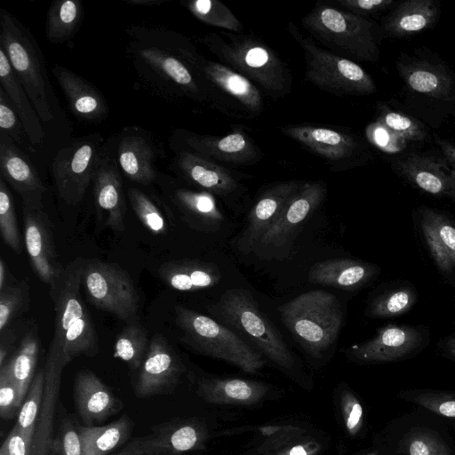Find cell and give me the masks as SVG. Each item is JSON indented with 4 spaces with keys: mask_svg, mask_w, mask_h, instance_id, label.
Wrapping results in <instances>:
<instances>
[{
    "mask_svg": "<svg viewBox=\"0 0 455 455\" xmlns=\"http://www.w3.org/2000/svg\"><path fill=\"white\" fill-rule=\"evenodd\" d=\"M378 121L404 144L423 142L428 137L427 130L419 122L388 108H381Z\"/></svg>",
    "mask_w": 455,
    "mask_h": 455,
    "instance_id": "obj_46",
    "label": "cell"
},
{
    "mask_svg": "<svg viewBox=\"0 0 455 455\" xmlns=\"http://www.w3.org/2000/svg\"><path fill=\"white\" fill-rule=\"evenodd\" d=\"M114 455H117V453H116V454H114Z\"/></svg>",
    "mask_w": 455,
    "mask_h": 455,
    "instance_id": "obj_63",
    "label": "cell"
},
{
    "mask_svg": "<svg viewBox=\"0 0 455 455\" xmlns=\"http://www.w3.org/2000/svg\"><path fill=\"white\" fill-rule=\"evenodd\" d=\"M24 221V242L34 273L49 286L64 267L56 251L52 223L44 204V194L20 196Z\"/></svg>",
    "mask_w": 455,
    "mask_h": 455,
    "instance_id": "obj_13",
    "label": "cell"
},
{
    "mask_svg": "<svg viewBox=\"0 0 455 455\" xmlns=\"http://www.w3.org/2000/svg\"><path fill=\"white\" fill-rule=\"evenodd\" d=\"M109 141L125 178L144 187L156 183L160 172L156 166L160 148L149 132L140 126H128Z\"/></svg>",
    "mask_w": 455,
    "mask_h": 455,
    "instance_id": "obj_16",
    "label": "cell"
},
{
    "mask_svg": "<svg viewBox=\"0 0 455 455\" xmlns=\"http://www.w3.org/2000/svg\"><path fill=\"white\" fill-rule=\"evenodd\" d=\"M0 233L4 243L15 253L22 251V239L17 221L13 196L7 183L0 178Z\"/></svg>",
    "mask_w": 455,
    "mask_h": 455,
    "instance_id": "obj_44",
    "label": "cell"
},
{
    "mask_svg": "<svg viewBox=\"0 0 455 455\" xmlns=\"http://www.w3.org/2000/svg\"><path fill=\"white\" fill-rule=\"evenodd\" d=\"M380 273L378 265L362 259L337 258L314 264L308 272L312 283L356 291L376 279Z\"/></svg>",
    "mask_w": 455,
    "mask_h": 455,
    "instance_id": "obj_29",
    "label": "cell"
},
{
    "mask_svg": "<svg viewBox=\"0 0 455 455\" xmlns=\"http://www.w3.org/2000/svg\"><path fill=\"white\" fill-rule=\"evenodd\" d=\"M82 283L97 308L128 323L137 322L140 296L130 275L116 264L84 260Z\"/></svg>",
    "mask_w": 455,
    "mask_h": 455,
    "instance_id": "obj_11",
    "label": "cell"
},
{
    "mask_svg": "<svg viewBox=\"0 0 455 455\" xmlns=\"http://www.w3.org/2000/svg\"><path fill=\"white\" fill-rule=\"evenodd\" d=\"M392 168L415 189L455 203V172L444 157L409 153L395 159Z\"/></svg>",
    "mask_w": 455,
    "mask_h": 455,
    "instance_id": "obj_18",
    "label": "cell"
},
{
    "mask_svg": "<svg viewBox=\"0 0 455 455\" xmlns=\"http://www.w3.org/2000/svg\"><path fill=\"white\" fill-rule=\"evenodd\" d=\"M206 427L192 419H175L151 427L147 435L134 437L117 455H182L202 449Z\"/></svg>",
    "mask_w": 455,
    "mask_h": 455,
    "instance_id": "obj_15",
    "label": "cell"
},
{
    "mask_svg": "<svg viewBox=\"0 0 455 455\" xmlns=\"http://www.w3.org/2000/svg\"><path fill=\"white\" fill-rule=\"evenodd\" d=\"M197 395L205 402L218 405H253L268 393L262 382L238 378H204L197 382Z\"/></svg>",
    "mask_w": 455,
    "mask_h": 455,
    "instance_id": "obj_31",
    "label": "cell"
},
{
    "mask_svg": "<svg viewBox=\"0 0 455 455\" xmlns=\"http://www.w3.org/2000/svg\"><path fill=\"white\" fill-rule=\"evenodd\" d=\"M0 131L5 132L20 148L35 151L23 124L7 94L0 86Z\"/></svg>",
    "mask_w": 455,
    "mask_h": 455,
    "instance_id": "obj_48",
    "label": "cell"
},
{
    "mask_svg": "<svg viewBox=\"0 0 455 455\" xmlns=\"http://www.w3.org/2000/svg\"><path fill=\"white\" fill-rule=\"evenodd\" d=\"M52 72L73 116L90 123H99L108 117L109 113L108 101L96 86L60 64H55Z\"/></svg>",
    "mask_w": 455,
    "mask_h": 455,
    "instance_id": "obj_27",
    "label": "cell"
},
{
    "mask_svg": "<svg viewBox=\"0 0 455 455\" xmlns=\"http://www.w3.org/2000/svg\"><path fill=\"white\" fill-rule=\"evenodd\" d=\"M436 144L439 147L444 159L455 172V143L449 140L437 138Z\"/></svg>",
    "mask_w": 455,
    "mask_h": 455,
    "instance_id": "obj_58",
    "label": "cell"
},
{
    "mask_svg": "<svg viewBox=\"0 0 455 455\" xmlns=\"http://www.w3.org/2000/svg\"><path fill=\"white\" fill-rule=\"evenodd\" d=\"M38 355L39 337L37 328L33 326L23 336L15 352L5 363L17 386L21 404L36 373Z\"/></svg>",
    "mask_w": 455,
    "mask_h": 455,
    "instance_id": "obj_39",
    "label": "cell"
},
{
    "mask_svg": "<svg viewBox=\"0 0 455 455\" xmlns=\"http://www.w3.org/2000/svg\"><path fill=\"white\" fill-rule=\"evenodd\" d=\"M419 299L414 284L407 280H395L382 284L371 296L365 314L374 319H392L411 311Z\"/></svg>",
    "mask_w": 455,
    "mask_h": 455,
    "instance_id": "obj_35",
    "label": "cell"
},
{
    "mask_svg": "<svg viewBox=\"0 0 455 455\" xmlns=\"http://www.w3.org/2000/svg\"><path fill=\"white\" fill-rule=\"evenodd\" d=\"M76 428L83 455H108L129 439L132 424L131 419L124 415L105 426L76 425Z\"/></svg>",
    "mask_w": 455,
    "mask_h": 455,
    "instance_id": "obj_37",
    "label": "cell"
},
{
    "mask_svg": "<svg viewBox=\"0 0 455 455\" xmlns=\"http://www.w3.org/2000/svg\"><path fill=\"white\" fill-rule=\"evenodd\" d=\"M92 183L99 216H103L107 227L115 231H124L127 205L122 173L109 140L105 142Z\"/></svg>",
    "mask_w": 455,
    "mask_h": 455,
    "instance_id": "obj_20",
    "label": "cell"
},
{
    "mask_svg": "<svg viewBox=\"0 0 455 455\" xmlns=\"http://www.w3.org/2000/svg\"><path fill=\"white\" fill-rule=\"evenodd\" d=\"M29 282L24 279L10 280L0 289V332L8 328L29 304Z\"/></svg>",
    "mask_w": 455,
    "mask_h": 455,
    "instance_id": "obj_41",
    "label": "cell"
},
{
    "mask_svg": "<svg viewBox=\"0 0 455 455\" xmlns=\"http://www.w3.org/2000/svg\"><path fill=\"white\" fill-rule=\"evenodd\" d=\"M429 342L430 331L424 324L389 323L370 339L351 346L347 355L361 364L393 363L414 356Z\"/></svg>",
    "mask_w": 455,
    "mask_h": 455,
    "instance_id": "obj_12",
    "label": "cell"
},
{
    "mask_svg": "<svg viewBox=\"0 0 455 455\" xmlns=\"http://www.w3.org/2000/svg\"><path fill=\"white\" fill-rule=\"evenodd\" d=\"M84 17L80 0H57L47 11L45 36L52 44L70 41L78 32Z\"/></svg>",
    "mask_w": 455,
    "mask_h": 455,
    "instance_id": "obj_38",
    "label": "cell"
},
{
    "mask_svg": "<svg viewBox=\"0 0 455 455\" xmlns=\"http://www.w3.org/2000/svg\"><path fill=\"white\" fill-rule=\"evenodd\" d=\"M280 130L336 166L351 164L361 150L358 138L343 131L302 124L283 126Z\"/></svg>",
    "mask_w": 455,
    "mask_h": 455,
    "instance_id": "obj_23",
    "label": "cell"
},
{
    "mask_svg": "<svg viewBox=\"0 0 455 455\" xmlns=\"http://www.w3.org/2000/svg\"><path fill=\"white\" fill-rule=\"evenodd\" d=\"M340 411L347 434L355 436L363 426V409L358 398L349 389H343L339 398Z\"/></svg>",
    "mask_w": 455,
    "mask_h": 455,
    "instance_id": "obj_52",
    "label": "cell"
},
{
    "mask_svg": "<svg viewBox=\"0 0 455 455\" xmlns=\"http://www.w3.org/2000/svg\"><path fill=\"white\" fill-rule=\"evenodd\" d=\"M184 148L215 162L251 164L261 158V152L244 132L236 130L222 137L201 135L186 130L173 134ZM180 146V147H181Z\"/></svg>",
    "mask_w": 455,
    "mask_h": 455,
    "instance_id": "obj_21",
    "label": "cell"
},
{
    "mask_svg": "<svg viewBox=\"0 0 455 455\" xmlns=\"http://www.w3.org/2000/svg\"><path fill=\"white\" fill-rule=\"evenodd\" d=\"M175 323L181 331L182 342L198 354L225 361L250 374L265 364L260 353L210 316L176 305Z\"/></svg>",
    "mask_w": 455,
    "mask_h": 455,
    "instance_id": "obj_8",
    "label": "cell"
},
{
    "mask_svg": "<svg viewBox=\"0 0 455 455\" xmlns=\"http://www.w3.org/2000/svg\"><path fill=\"white\" fill-rule=\"evenodd\" d=\"M336 3L347 12L363 17L384 12L396 4L394 0H337Z\"/></svg>",
    "mask_w": 455,
    "mask_h": 455,
    "instance_id": "obj_55",
    "label": "cell"
},
{
    "mask_svg": "<svg viewBox=\"0 0 455 455\" xmlns=\"http://www.w3.org/2000/svg\"><path fill=\"white\" fill-rule=\"evenodd\" d=\"M128 200L140 222L156 235L167 233L165 218L156 204V199L139 188L130 187Z\"/></svg>",
    "mask_w": 455,
    "mask_h": 455,
    "instance_id": "obj_43",
    "label": "cell"
},
{
    "mask_svg": "<svg viewBox=\"0 0 455 455\" xmlns=\"http://www.w3.org/2000/svg\"><path fill=\"white\" fill-rule=\"evenodd\" d=\"M20 407L17 386L7 364H4L0 368V416L4 419H11Z\"/></svg>",
    "mask_w": 455,
    "mask_h": 455,
    "instance_id": "obj_51",
    "label": "cell"
},
{
    "mask_svg": "<svg viewBox=\"0 0 455 455\" xmlns=\"http://www.w3.org/2000/svg\"><path fill=\"white\" fill-rule=\"evenodd\" d=\"M288 29L301 46L306 62V77L318 88L336 95H367L376 92L372 77L357 63L324 50L298 28L289 23Z\"/></svg>",
    "mask_w": 455,
    "mask_h": 455,
    "instance_id": "obj_9",
    "label": "cell"
},
{
    "mask_svg": "<svg viewBox=\"0 0 455 455\" xmlns=\"http://www.w3.org/2000/svg\"><path fill=\"white\" fill-rule=\"evenodd\" d=\"M416 238L437 272L455 288V217L445 211L419 205L412 212Z\"/></svg>",
    "mask_w": 455,
    "mask_h": 455,
    "instance_id": "obj_14",
    "label": "cell"
},
{
    "mask_svg": "<svg viewBox=\"0 0 455 455\" xmlns=\"http://www.w3.org/2000/svg\"><path fill=\"white\" fill-rule=\"evenodd\" d=\"M17 336L15 331L10 326L0 332V368H2L16 348L14 347Z\"/></svg>",
    "mask_w": 455,
    "mask_h": 455,
    "instance_id": "obj_57",
    "label": "cell"
},
{
    "mask_svg": "<svg viewBox=\"0 0 455 455\" xmlns=\"http://www.w3.org/2000/svg\"><path fill=\"white\" fill-rule=\"evenodd\" d=\"M304 28L334 52L362 61L379 58L381 28L372 20L325 4L315 5L302 20Z\"/></svg>",
    "mask_w": 455,
    "mask_h": 455,
    "instance_id": "obj_7",
    "label": "cell"
},
{
    "mask_svg": "<svg viewBox=\"0 0 455 455\" xmlns=\"http://www.w3.org/2000/svg\"><path fill=\"white\" fill-rule=\"evenodd\" d=\"M0 47L41 121H52L55 99L44 53L31 31L5 9H0Z\"/></svg>",
    "mask_w": 455,
    "mask_h": 455,
    "instance_id": "obj_4",
    "label": "cell"
},
{
    "mask_svg": "<svg viewBox=\"0 0 455 455\" xmlns=\"http://www.w3.org/2000/svg\"><path fill=\"white\" fill-rule=\"evenodd\" d=\"M63 370L64 368L54 364H44V400L36 424L30 455H50V447L54 435L53 421Z\"/></svg>",
    "mask_w": 455,
    "mask_h": 455,
    "instance_id": "obj_36",
    "label": "cell"
},
{
    "mask_svg": "<svg viewBox=\"0 0 455 455\" xmlns=\"http://www.w3.org/2000/svg\"><path fill=\"white\" fill-rule=\"evenodd\" d=\"M170 167L179 178L221 198L230 197L241 188L230 170L188 149L178 148Z\"/></svg>",
    "mask_w": 455,
    "mask_h": 455,
    "instance_id": "obj_22",
    "label": "cell"
},
{
    "mask_svg": "<svg viewBox=\"0 0 455 455\" xmlns=\"http://www.w3.org/2000/svg\"><path fill=\"white\" fill-rule=\"evenodd\" d=\"M130 36L127 52L138 79L152 92L173 101L188 98L207 100L205 87L178 55L146 34L140 26L126 28Z\"/></svg>",
    "mask_w": 455,
    "mask_h": 455,
    "instance_id": "obj_2",
    "label": "cell"
},
{
    "mask_svg": "<svg viewBox=\"0 0 455 455\" xmlns=\"http://www.w3.org/2000/svg\"><path fill=\"white\" fill-rule=\"evenodd\" d=\"M139 370L134 391L141 397L172 392L186 371L176 351L160 333L151 338Z\"/></svg>",
    "mask_w": 455,
    "mask_h": 455,
    "instance_id": "obj_17",
    "label": "cell"
},
{
    "mask_svg": "<svg viewBox=\"0 0 455 455\" xmlns=\"http://www.w3.org/2000/svg\"><path fill=\"white\" fill-rule=\"evenodd\" d=\"M400 396L435 414L455 419V393L423 389L406 390L403 391Z\"/></svg>",
    "mask_w": 455,
    "mask_h": 455,
    "instance_id": "obj_47",
    "label": "cell"
},
{
    "mask_svg": "<svg viewBox=\"0 0 455 455\" xmlns=\"http://www.w3.org/2000/svg\"><path fill=\"white\" fill-rule=\"evenodd\" d=\"M212 33L202 43L226 66L257 83L271 98L289 92L291 75L274 50L249 35Z\"/></svg>",
    "mask_w": 455,
    "mask_h": 455,
    "instance_id": "obj_3",
    "label": "cell"
},
{
    "mask_svg": "<svg viewBox=\"0 0 455 455\" xmlns=\"http://www.w3.org/2000/svg\"><path fill=\"white\" fill-rule=\"evenodd\" d=\"M437 348L443 355L455 361V332L440 339Z\"/></svg>",
    "mask_w": 455,
    "mask_h": 455,
    "instance_id": "obj_59",
    "label": "cell"
},
{
    "mask_svg": "<svg viewBox=\"0 0 455 455\" xmlns=\"http://www.w3.org/2000/svg\"><path fill=\"white\" fill-rule=\"evenodd\" d=\"M396 67L411 92L435 100L455 102V76L444 65L424 59L401 58Z\"/></svg>",
    "mask_w": 455,
    "mask_h": 455,
    "instance_id": "obj_25",
    "label": "cell"
},
{
    "mask_svg": "<svg viewBox=\"0 0 455 455\" xmlns=\"http://www.w3.org/2000/svg\"><path fill=\"white\" fill-rule=\"evenodd\" d=\"M162 281L180 291H195L218 284L221 278L219 267L199 259H175L162 264L158 269Z\"/></svg>",
    "mask_w": 455,
    "mask_h": 455,
    "instance_id": "obj_33",
    "label": "cell"
},
{
    "mask_svg": "<svg viewBox=\"0 0 455 455\" xmlns=\"http://www.w3.org/2000/svg\"><path fill=\"white\" fill-rule=\"evenodd\" d=\"M44 386L45 377L43 369L36 373L22 402L15 424L21 431L33 437L44 400Z\"/></svg>",
    "mask_w": 455,
    "mask_h": 455,
    "instance_id": "obj_45",
    "label": "cell"
},
{
    "mask_svg": "<svg viewBox=\"0 0 455 455\" xmlns=\"http://www.w3.org/2000/svg\"><path fill=\"white\" fill-rule=\"evenodd\" d=\"M84 261L80 258L70 261L50 285L54 332L45 363L65 368L77 356L92 357L100 351L93 322L80 293Z\"/></svg>",
    "mask_w": 455,
    "mask_h": 455,
    "instance_id": "obj_1",
    "label": "cell"
},
{
    "mask_svg": "<svg viewBox=\"0 0 455 455\" xmlns=\"http://www.w3.org/2000/svg\"><path fill=\"white\" fill-rule=\"evenodd\" d=\"M32 443L33 436L14 425L0 448V455H30Z\"/></svg>",
    "mask_w": 455,
    "mask_h": 455,
    "instance_id": "obj_54",
    "label": "cell"
},
{
    "mask_svg": "<svg viewBox=\"0 0 455 455\" xmlns=\"http://www.w3.org/2000/svg\"><path fill=\"white\" fill-rule=\"evenodd\" d=\"M0 174V178L20 196L44 194L46 191V187L28 156L1 131Z\"/></svg>",
    "mask_w": 455,
    "mask_h": 455,
    "instance_id": "obj_30",
    "label": "cell"
},
{
    "mask_svg": "<svg viewBox=\"0 0 455 455\" xmlns=\"http://www.w3.org/2000/svg\"><path fill=\"white\" fill-rule=\"evenodd\" d=\"M156 183L163 193L194 228L204 231L217 230L224 216L217 206L214 196L204 190L196 191L179 186L172 177L159 172Z\"/></svg>",
    "mask_w": 455,
    "mask_h": 455,
    "instance_id": "obj_26",
    "label": "cell"
},
{
    "mask_svg": "<svg viewBox=\"0 0 455 455\" xmlns=\"http://www.w3.org/2000/svg\"><path fill=\"white\" fill-rule=\"evenodd\" d=\"M440 16L434 0L399 2L383 19L381 32L390 37H406L432 28Z\"/></svg>",
    "mask_w": 455,
    "mask_h": 455,
    "instance_id": "obj_32",
    "label": "cell"
},
{
    "mask_svg": "<svg viewBox=\"0 0 455 455\" xmlns=\"http://www.w3.org/2000/svg\"><path fill=\"white\" fill-rule=\"evenodd\" d=\"M208 310L220 323L250 339L276 366L284 371L294 369L291 351L248 290H228Z\"/></svg>",
    "mask_w": 455,
    "mask_h": 455,
    "instance_id": "obj_5",
    "label": "cell"
},
{
    "mask_svg": "<svg viewBox=\"0 0 455 455\" xmlns=\"http://www.w3.org/2000/svg\"><path fill=\"white\" fill-rule=\"evenodd\" d=\"M304 181L277 183L266 190L251 209L244 228L237 241L238 248L249 252L273 226L286 204L299 190Z\"/></svg>",
    "mask_w": 455,
    "mask_h": 455,
    "instance_id": "obj_24",
    "label": "cell"
},
{
    "mask_svg": "<svg viewBox=\"0 0 455 455\" xmlns=\"http://www.w3.org/2000/svg\"><path fill=\"white\" fill-rule=\"evenodd\" d=\"M281 319L300 346L315 358L335 342L343 323L338 299L325 291H310L278 307Z\"/></svg>",
    "mask_w": 455,
    "mask_h": 455,
    "instance_id": "obj_6",
    "label": "cell"
},
{
    "mask_svg": "<svg viewBox=\"0 0 455 455\" xmlns=\"http://www.w3.org/2000/svg\"><path fill=\"white\" fill-rule=\"evenodd\" d=\"M366 134L371 143L388 153L398 152L406 146L378 120L367 127Z\"/></svg>",
    "mask_w": 455,
    "mask_h": 455,
    "instance_id": "obj_53",
    "label": "cell"
},
{
    "mask_svg": "<svg viewBox=\"0 0 455 455\" xmlns=\"http://www.w3.org/2000/svg\"><path fill=\"white\" fill-rule=\"evenodd\" d=\"M326 192V185L323 180L304 181L253 250L270 251L286 246L299 227L324 200Z\"/></svg>",
    "mask_w": 455,
    "mask_h": 455,
    "instance_id": "obj_19",
    "label": "cell"
},
{
    "mask_svg": "<svg viewBox=\"0 0 455 455\" xmlns=\"http://www.w3.org/2000/svg\"><path fill=\"white\" fill-rule=\"evenodd\" d=\"M149 346L147 330L138 322L128 323L119 333L115 343L114 357L139 370Z\"/></svg>",
    "mask_w": 455,
    "mask_h": 455,
    "instance_id": "obj_40",
    "label": "cell"
},
{
    "mask_svg": "<svg viewBox=\"0 0 455 455\" xmlns=\"http://www.w3.org/2000/svg\"><path fill=\"white\" fill-rule=\"evenodd\" d=\"M182 4L203 23L235 33L243 30L242 23L232 11L218 0H191Z\"/></svg>",
    "mask_w": 455,
    "mask_h": 455,
    "instance_id": "obj_42",
    "label": "cell"
},
{
    "mask_svg": "<svg viewBox=\"0 0 455 455\" xmlns=\"http://www.w3.org/2000/svg\"><path fill=\"white\" fill-rule=\"evenodd\" d=\"M365 455H378V452L377 451H372V452H370V453L365 454Z\"/></svg>",
    "mask_w": 455,
    "mask_h": 455,
    "instance_id": "obj_62",
    "label": "cell"
},
{
    "mask_svg": "<svg viewBox=\"0 0 455 455\" xmlns=\"http://www.w3.org/2000/svg\"><path fill=\"white\" fill-rule=\"evenodd\" d=\"M50 455H83L76 425L69 418L61 419L51 443Z\"/></svg>",
    "mask_w": 455,
    "mask_h": 455,
    "instance_id": "obj_49",
    "label": "cell"
},
{
    "mask_svg": "<svg viewBox=\"0 0 455 455\" xmlns=\"http://www.w3.org/2000/svg\"><path fill=\"white\" fill-rule=\"evenodd\" d=\"M403 449L407 455H451L444 443L427 431L408 435L403 441Z\"/></svg>",
    "mask_w": 455,
    "mask_h": 455,
    "instance_id": "obj_50",
    "label": "cell"
},
{
    "mask_svg": "<svg viewBox=\"0 0 455 455\" xmlns=\"http://www.w3.org/2000/svg\"><path fill=\"white\" fill-rule=\"evenodd\" d=\"M9 281L7 264L3 258L0 259V289Z\"/></svg>",
    "mask_w": 455,
    "mask_h": 455,
    "instance_id": "obj_61",
    "label": "cell"
},
{
    "mask_svg": "<svg viewBox=\"0 0 455 455\" xmlns=\"http://www.w3.org/2000/svg\"><path fill=\"white\" fill-rule=\"evenodd\" d=\"M0 86L7 94L14 110L20 116L28 138L34 148L44 139L41 119L27 92L13 71L4 51L0 47Z\"/></svg>",
    "mask_w": 455,
    "mask_h": 455,
    "instance_id": "obj_34",
    "label": "cell"
},
{
    "mask_svg": "<svg viewBox=\"0 0 455 455\" xmlns=\"http://www.w3.org/2000/svg\"><path fill=\"white\" fill-rule=\"evenodd\" d=\"M77 412L86 426L101 422L123 408L121 400L92 371L77 372L74 382Z\"/></svg>",
    "mask_w": 455,
    "mask_h": 455,
    "instance_id": "obj_28",
    "label": "cell"
},
{
    "mask_svg": "<svg viewBox=\"0 0 455 455\" xmlns=\"http://www.w3.org/2000/svg\"><path fill=\"white\" fill-rule=\"evenodd\" d=\"M322 449L319 442L314 439L299 440L282 448L272 455H316Z\"/></svg>",
    "mask_w": 455,
    "mask_h": 455,
    "instance_id": "obj_56",
    "label": "cell"
},
{
    "mask_svg": "<svg viewBox=\"0 0 455 455\" xmlns=\"http://www.w3.org/2000/svg\"><path fill=\"white\" fill-rule=\"evenodd\" d=\"M126 4H130L132 5H143V6H153V5H159L166 1L169 0H123Z\"/></svg>",
    "mask_w": 455,
    "mask_h": 455,
    "instance_id": "obj_60",
    "label": "cell"
},
{
    "mask_svg": "<svg viewBox=\"0 0 455 455\" xmlns=\"http://www.w3.org/2000/svg\"><path fill=\"white\" fill-rule=\"evenodd\" d=\"M104 146L101 134L93 132L58 151L52 164V175L56 193L63 203L75 206L82 202L93 182Z\"/></svg>",
    "mask_w": 455,
    "mask_h": 455,
    "instance_id": "obj_10",
    "label": "cell"
}]
</instances>
